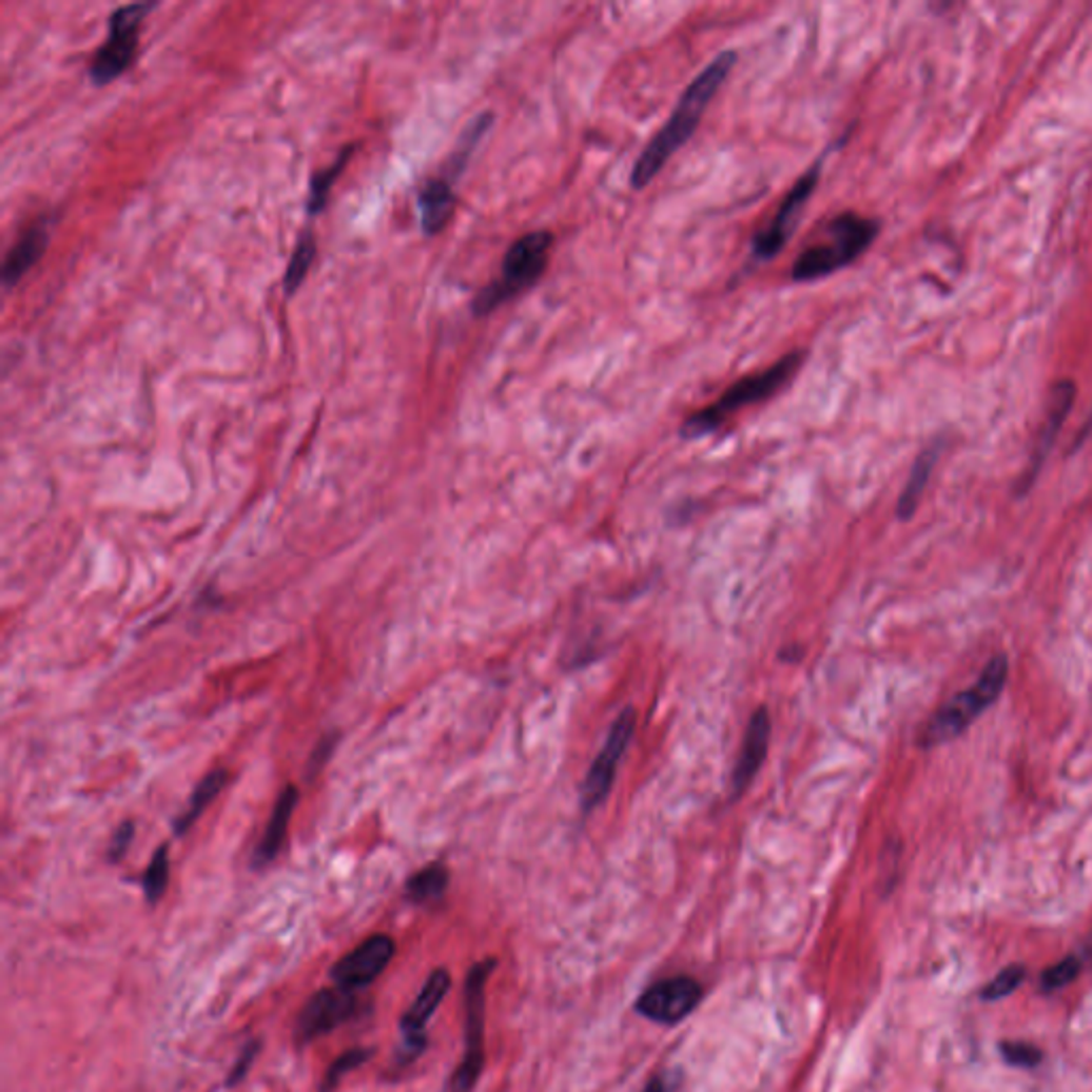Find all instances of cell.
<instances>
[{
	"label": "cell",
	"instance_id": "6da1fadb",
	"mask_svg": "<svg viewBox=\"0 0 1092 1092\" xmlns=\"http://www.w3.org/2000/svg\"><path fill=\"white\" fill-rule=\"evenodd\" d=\"M737 52L725 50L721 52L710 64L704 66V71L687 85L683 97L679 99L675 112L666 120V124L656 133V137L647 143V148L636 158L631 167V189L643 191L651 181L660 175V171L666 167V162L691 139L696 133L702 114L719 93L721 83L725 77L730 75L733 66L737 64Z\"/></svg>",
	"mask_w": 1092,
	"mask_h": 1092
},
{
	"label": "cell",
	"instance_id": "7a4b0ae2",
	"mask_svg": "<svg viewBox=\"0 0 1092 1092\" xmlns=\"http://www.w3.org/2000/svg\"><path fill=\"white\" fill-rule=\"evenodd\" d=\"M879 233V222L856 212H843L826 222L824 237L800 252L792 265L794 282H815L833 276L862 256Z\"/></svg>",
	"mask_w": 1092,
	"mask_h": 1092
},
{
	"label": "cell",
	"instance_id": "3957f363",
	"mask_svg": "<svg viewBox=\"0 0 1092 1092\" xmlns=\"http://www.w3.org/2000/svg\"><path fill=\"white\" fill-rule=\"evenodd\" d=\"M802 360H804V350H794V352L785 354L779 363H775V366H771L768 370L737 381L730 389L723 391V395L715 404L702 408L700 412L691 414L683 423L681 437H685V440L706 437V435L715 433L725 421H730L743 408L756 406V404H762V402L775 397L796 376V372L802 366Z\"/></svg>",
	"mask_w": 1092,
	"mask_h": 1092
},
{
	"label": "cell",
	"instance_id": "277c9868",
	"mask_svg": "<svg viewBox=\"0 0 1092 1092\" xmlns=\"http://www.w3.org/2000/svg\"><path fill=\"white\" fill-rule=\"evenodd\" d=\"M555 243L553 233L549 231H531L519 237L506 252L502 260L500 278L485 287L472 301L474 316H487L498 310L502 304L514 299L516 295L531 289L549 265V254Z\"/></svg>",
	"mask_w": 1092,
	"mask_h": 1092
},
{
	"label": "cell",
	"instance_id": "5b68a950",
	"mask_svg": "<svg viewBox=\"0 0 1092 1092\" xmlns=\"http://www.w3.org/2000/svg\"><path fill=\"white\" fill-rule=\"evenodd\" d=\"M1010 664L1003 656L988 662L977 681L954 696L948 704H943L924 725L920 735L922 747L943 745L956 737H960L967 727L1000 696L1008 681Z\"/></svg>",
	"mask_w": 1092,
	"mask_h": 1092
},
{
	"label": "cell",
	"instance_id": "8992f818",
	"mask_svg": "<svg viewBox=\"0 0 1092 1092\" xmlns=\"http://www.w3.org/2000/svg\"><path fill=\"white\" fill-rule=\"evenodd\" d=\"M495 967V960H483L468 971L464 1003H466V1050L460 1067L448 1081V1092H472L485 1067V986Z\"/></svg>",
	"mask_w": 1092,
	"mask_h": 1092
},
{
	"label": "cell",
	"instance_id": "52a82bcc",
	"mask_svg": "<svg viewBox=\"0 0 1092 1092\" xmlns=\"http://www.w3.org/2000/svg\"><path fill=\"white\" fill-rule=\"evenodd\" d=\"M154 7V3H133L112 14L108 41L97 50L87 71L95 85L112 83L133 64L141 24Z\"/></svg>",
	"mask_w": 1092,
	"mask_h": 1092
},
{
	"label": "cell",
	"instance_id": "ba28073f",
	"mask_svg": "<svg viewBox=\"0 0 1092 1092\" xmlns=\"http://www.w3.org/2000/svg\"><path fill=\"white\" fill-rule=\"evenodd\" d=\"M822 162H824V156L817 158L798 177V181L792 187L787 197L783 199V203H781L779 212L775 214V218L771 220V225L756 233V237L752 241V254L756 260H771L785 248V243L789 241V237L800 220V214L804 212L806 201L811 199V195L817 189L819 175H822Z\"/></svg>",
	"mask_w": 1092,
	"mask_h": 1092
},
{
	"label": "cell",
	"instance_id": "9c48e42d",
	"mask_svg": "<svg viewBox=\"0 0 1092 1092\" xmlns=\"http://www.w3.org/2000/svg\"><path fill=\"white\" fill-rule=\"evenodd\" d=\"M633 730H636V710L625 708L617 717V721L610 725L606 743H604L602 752L598 754V758L593 760V764L583 781L581 806L585 813H591L596 806H600L606 800V796L612 787L619 762H621L623 754L627 752L629 741L633 737Z\"/></svg>",
	"mask_w": 1092,
	"mask_h": 1092
},
{
	"label": "cell",
	"instance_id": "30bf717a",
	"mask_svg": "<svg viewBox=\"0 0 1092 1092\" xmlns=\"http://www.w3.org/2000/svg\"><path fill=\"white\" fill-rule=\"evenodd\" d=\"M702 994V986L694 977H666L641 994L636 1012L658 1025H679L698 1008Z\"/></svg>",
	"mask_w": 1092,
	"mask_h": 1092
},
{
	"label": "cell",
	"instance_id": "8fae6325",
	"mask_svg": "<svg viewBox=\"0 0 1092 1092\" xmlns=\"http://www.w3.org/2000/svg\"><path fill=\"white\" fill-rule=\"evenodd\" d=\"M356 1006H358V1000H356L354 990H348L342 986L318 990L304 1006V1010L297 1018V1027H295L297 1041L312 1044L318 1037L335 1031L339 1025L348 1022L356 1014V1010H358Z\"/></svg>",
	"mask_w": 1092,
	"mask_h": 1092
},
{
	"label": "cell",
	"instance_id": "7c38bea8",
	"mask_svg": "<svg viewBox=\"0 0 1092 1092\" xmlns=\"http://www.w3.org/2000/svg\"><path fill=\"white\" fill-rule=\"evenodd\" d=\"M393 956L395 941L389 935H374L339 958L331 969V977L337 986L348 990L366 988L381 977Z\"/></svg>",
	"mask_w": 1092,
	"mask_h": 1092
},
{
	"label": "cell",
	"instance_id": "4fadbf2b",
	"mask_svg": "<svg viewBox=\"0 0 1092 1092\" xmlns=\"http://www.w3.org/2000/svg\"><path fill=\"white\" fill-rule=\"evenodd\" d=\"M450 990V973L446 969H435L429 979L425 981L423 990L414 998V1003L402 1018V1033H404V1060H414L427 1044L425 1037V1025L431 1020L435 1010L444 1000V996Z\"/></svg>",
	"mask_w": 1092,
	"mask_h": 1092
},
{
	"label": "cell",
	"instance_id": "5bb4252c",
	"mask_svg": "<svg viewBox=\"0 0 1092 1092\" xmlns=\"http://www.w3.org/2000/svg\"><path fill=\"white\" fill-rule=\"evenodd\" d=\"M768 741H771V715L764 706H760L749 719L745 739H743V749H741L737 768L733 773L735 796H741L749 787V783L756 779V775L766 758Z\"/></svg>",
	"mask_w": 1092,
	"mask_h": 1092
},
{
	"label": "cell",
	"instance_id": "9a60e30c",
	"mask_svg": "<svg viewBox=\"0 0 1092 1092\" xmlns=\"http://www.w3.org/2000/svg\"><path fill=\"white\" fill-rule=\"evenodd\" d=\"M50 243V222L39 220L35 222L26 233L20 235V239L14 243V248L7 252L3 262V285L5 289H14L28 269L39 262L43 252Z\"/></svg>",
	"mask_w": 1092,
	"mask_h": 1092
},
{
	"label": "cell",
	"instance_id": "2e32d148",
	"mask_svg": "<svg viewBox=\"0 0 1092 1092\" xmlns=\"http://www.w3.org/2000/svg\"><path fill=\"white\" fill-rule=\"evenodd\" d=\"M454 191L452 181L446 177H433L418 191V216L425 235H437L454 214Z\"/></svg>",
	"mask_w": 1092,
	"mask_h": 1092
},
{
	"label": "cell",
	"instance_id": "e0dca14e",
	"mask_svg": "<svg viewBox=\"0 0 1092 1092\" xmlns=\"http://www.w3.org/2000/svg\"><path fill=\"white\" fill-rule=\"evenodd\" d=\"M297 806V789L295 787H287L276 806H273V813L269 817V824H267V831L256 847V854H254V864L256 866H265L269 864L273 858L278 856L280 847H282V841L287 837V826H289V819L293 815Z\"/></svg>",
	"mask_w": 1092,
	"mask_h": 1092
},
{
	"label": "cell",
	"instance_id": "ac0fdd59",
	"mask_svg": "<svg viewBox=\"0 0 1092 1092\" xmlns=\"http://www.w3.org/2000/svg\"><path fill=\"white\" fill-rule=\"evenodd\" d=\"M1073 397H1075V389L1069 381H1062L1058 385H1054L1052 393H1050V410L1046 414V423L1041 427V437L1037 442V450H1035V460H1033V474L1037 472L1039 464L1044 462V457L1048 454L1052 442H1054V435L1058 433L1060 425L1065 423L1067 414H1069V408L1073 404Z\"/></svg>",
	"mask_w": 1092,
	"mask_h": 1092
},
{
	"label": "cell",
	"instance_id": "d6986e66",
	"mask_svg": "<svg viewBox=\"0 0 1092 1092\" xmlns=\"http://www.w3.org/2000/svg\"><path fill=\"white\" fill-rule=\"evenodd\" d=\"M939 452H941V444H933L929 446L927 450H922V454L918 457V462L914 464V470L912 474H909V481L902 489V495L898 500V516L904 521L912 516L920 504V498L929 485V479L933 474V468L939 460Z\"/></svg>",
	"mask_w": 1092,
	"mask_h": 1092
},
{
	"label": "cell",
	"instance_id": "ffe728a7",
	"mask_svg": "<svg viewBox=\"0 0 1092 1092\" xmlns=\"http://www.w3.org/2000/svg\"><path fill=\"white\" fill-rule=\"evenodd\" d=\"M491 124H493V114H481L466 126V131L460 135V141H457V145H454V150L446 162L442 177H446L448 181H454L464 173L468 160L472 158L476 145L487 135Z\"/></svg>",
	"mask_w": 1092,
	"mask_h": 1092
},
{
	"label": "cell",
	"instance_id": "44dd1931",
	"mask_svg": "<svg viewBox=\"0 0 1092 1092\" xmlns=\"http://www.w3.org/2000/svg\"><path fill=\"white\" fill-rule=\"evenodd\" d=\"M448 888V869L440 862L425 866L416 875H412L406 883V894L412 902H431L442 898Z\"/></svg>",
	"mask_w": 1092,
	"mask_h": 1092
},
{
	"label": "cell",
	"instance_id": "7402d4cb",
	"mask_svg": "<svg viewBox=\"0 0 1092 1092\" xmlns=\"http://www.w3.org/2000/svg\"><path fill=\"white\" fill-rule=\"evenodd\" d=\"M352 152H354V145H348L344 152H339L337 160L331 167H327V169H323V171L312 175V179H310V197H308V212L312 216L320 214L327 208V201H329V195H331V189L335 184V179L339 177V173L348 164Z\"/></svg>",
	"mask_w": 1092,
	"mask_h": 1092
},
{
	"label": "cell",
	"instance_id": "603a6c76",
	"mask_svg": "<svg viewBox=\"0 0 1092 1092\" xmlns=\"http://www.w3.org/2000/svg\"><path fill=\"white\" fill-rule=\"evenodd\" d=\"M227 783V773L225 771H216L212 775H208L199 787L195 789L193 798H191V804L187 808V813L181 815L179 819H175V833L181 835L184 831H189L193 826L195 819L206 811V806L216 798V794L225 787Z\"/></svg>",
	"mask_w": 1092,
	"mask_h": 1092
},
{
	"label": "cell",
	"instance_id": "cb8c5ba5",
	"mask_svg": "<svg viewBox=\"0 0 1092 1092\" xmlns=\"http://www.w3.org/2000/svg\"><path fill=\"white\" fill-rule=\"evenodd\" d=\"M314 256H316V239H314V233L310 229H306L301 233V239L297 241V248L291 256V262L287 267V276H285V291L287 295H295L299 291V287L304 285L308 271L314 262Z\"/></svg>",
	"mask_w": 1092,
	"mask_h": 1092
},
{
	"label": "cell",
	"instance_id": "d4e9b609",
	"mask_svg": "<svg viewBox=\"0 0 1092 1092\" xmlns=\"http://www.w3.org/2000/svg\"><path fill=\"white\" fill-rule=\"evenodd\" d=\"M372 1054H374L372 1048H352V1050H346L344 1054H339L327 1069L320 1092H335V1088L339 1086L344 1075L360 1065H366L372 1058Z\"/></svg>",
	"mask_w": 1092,
	"mask_h": 1092
},
{
	"label": "cell",
	"instance_id": "484cf974",
	"mask_svg": "<svg viewBox=\"0 0 1092 1092\" xmlns=\"http://www.w3.org/2000/svg\"><path fill=\"white\" fill-rule=\"evenodd\" d=\"M167 883H169V858H167V847H160L154 854V858H152V862H150V866H148V871L143 875L145 898L150 902H156L162 896Z\"/></svg>",
	"mask_w": 1092,
	"mask_h": 1092
},
{
	"label": "cell",
	"instance_id": "4316f807",
	"mask_svg": "<svg viewBox=\"0 0 1092 1092\" xmlns=\"http://www.w3.org/2000/svg\"><path fill=\"white\" fill-rule=\"evenodd\" d=\"M1025 979V969L1014 964V967H1008L1000 971L986 988H983V998H990V1000H996V998H1003L1008 994H1012Z\"/></svg>",
	"mask_w": 1092,
	"mask_h": 1092
},
{
	"label": "cell",
	"instance_id": "83f0119b",
	"mask_svg": "<svg viewBox=\"0 0 1092 1092\" xmlns=\"http://www.w3.org/2000/svg\"><path fill=\"white\" fill-rule=\"evenodd\" d=\"M1079 973V960L1069 956L1065 960H1060L1058 964L1050 967L1046 973H1044V988L1046 990H1058V988H1065L1067 983H1071Z\"/></svg>",
	"mask_w": 1092,
	"mask_h": 1092
},
{
	"label": "cell",
	"instance_id": "f1b7e54d",
	"mask_svg": "<svg viewBox=\"0 0 1092 1092\" xmlns=\"http://www.w3.org/2000/svg\"><path fill=\"white\" fill-rule=\"evenodd\" d=\"M1006 1060L1016 1067H1033L1041 1060V1052L1031 1044H1006L1000 1046Z\"/></svg>",
	"mask_w": 1092,
	"mask_h": 1092
},
{
	"label": "cell",
	"instance_id": "f546056e",
	"mask_svg": "<svg viewBox=\"0 0 1092 1092\" xmlns=\"http://www.w3.org/2000/svg\"><path fill=\"white\" fill-rule=\"evenodd\" d=\"M258 1050H260V1041L252 1039L250 1044H246V1048L241 1050V1054H239L237 1062H235V1065H233V1069L229 1071V1077H227V1086H229V1088H231V1086H235V1084H239V1081L248 1075L250 1067L254 1065V1060H256V1056H258Z\"/></svg>",
	"mask_w": 1092,
	"mask_h": 1092
},
{
	"label": "cell",
	"instance_id": "4dcf8cb0",
	"mask_svg": "<svg viewBox=\"0 0 1092 1092\" xmlns=\"http://www.w3.org/2000/svg\"><path fill=\"white\" fill-rule=\"evenodd\" d=\"M133 835H135V828H133V824H131V822L122 824V826L116 831L114 841H112V847H110V860H114V862H116V860H120V858L126 854V850H129V845H131V841H133Z\"/></svg>",
	"mask_w": 1092,
	"mask_h": 1092
},
{
	"label": "cell",
	"instance_id": "1f68e13d",
	"mask_svg": "<svg viewBox=\"0 0 1092 1092\" xmlns=\"http://www.w3.org/2000/svg\"><path fill=\"white\" fill-rule=\"evenodd\" d=\"M331 749H333V741H320V745H318V749H316V754L312 756V762H310L312 764V773H316L323 766V762H327Z\"/></svg>",
	"mask_w": 1092,
	"mask_h": 1092
},
{
	"label": "cell",
	"instance_id": "d6a6232c",
	"mask_svg": "<svg viewBox=\"0 0 1092 1092\" xmlns=\"http://www.w3.org/2000/svg\"><path fill=\"white\" fill-rule=\"evenodd\" d=\"M643 1092H666V1086H664V1079L662 1077H654L647 1088Z\"/></svg>",
	"mask_w": 1092,
	"mask_h": 1092
}]
</instances>
